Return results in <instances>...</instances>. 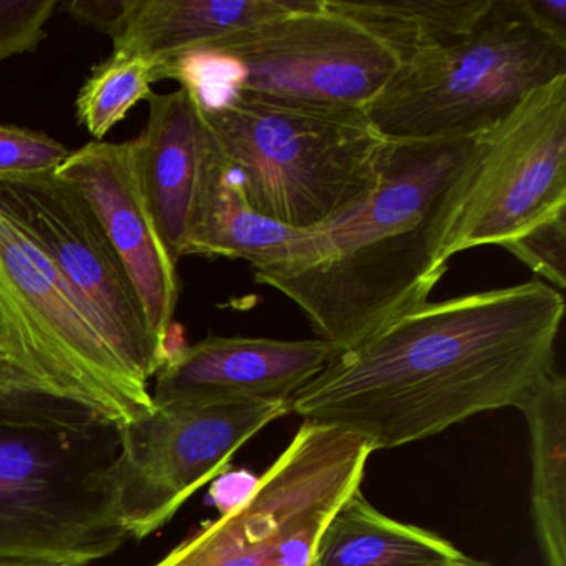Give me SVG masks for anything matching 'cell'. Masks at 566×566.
I'll use <instances>...</instances> for the list:
<instances>
[{
    "instance_id": "484cf974",
    "label": "cell",
    "mask_w": 566,
    "mask_h": 566,
    "mask_svg": "<svg viewBox=\"0 0 566 566\" xmlns=\"http://www.w3.org/2000/svg\"><path fill=\"white\" fill-rule=\"evenodd\" d=\"M520 6L543 34L566 48L565 0H520Z\"/></svg>"
},
{
    "instance_id": "7a4b0ae2",
    "label": "cell",
    "mask_w": 566,
    "mask_h": 566,
    "mask_svg": "<svg viewBox=\"0 0 566 566\" xmlns=\"http://www.w3.org/2000/svg\"><path fill=\"white\" fill-rule=\"evenodd\" d=\"M476 155L479 137L389 142L376 190L254 280L290 297L317 339L353 349L429 303L449 268L440 244Z\"/></svg>"
},
{
    "instance_id": "8fae6325",
    "label": "cell",
    "mask_w": 566,
    "mask_h": 566,
    "mask_svg": "<svg viewBox=\"0 0 566 566\" xmlns=\"http://www.w3.org/2000/svg\"><path fill=\"white\" fill-rule=\"evenodd\" d=\"M0 210L19 224L142 382L164 364L137 291L87 198L48 174L0 175Z\"/></svg>"
},
{
    "instance_id": "2e32d148",
    "label": "cell",
    "mask_w": 566,
    "mask_h": 566,
    "mask_svg": "<svg viewBox=\"0 0 566 566\" xmlns=\"http://www.w3.org/2000/svg\"><path fill=\"white\" fill-rule=\"evenodd\" d=\"M306 233L261 217L248 205L210 128L188 254L247 260L254 271L263 270L286 261Z\"/></svg>"
},
{
    "instance_id": "5bb4252c",
    "label": "cell",
    "mask_w": 566,
    "mask_h": 566,
    "mask_svg": "<svg viewBox=\"0 0 566 566\" xmlns=\"http://www.w3.org/2000/svg\"><path fill=\"white\" fill-rule=\"evenodd\" d=\"M150 115L137 148L142 190L158 233L175 261L190 250L210 127L187 88L151 94Z\"/></svg>"
},
{
    "instance_id": "277c9868",
    "label": "cell",
    "mask_w": 566,
    "mask_h": 566,
    "mask_svg": "<svg viewBox=\"0 0 566 566\" xmlns=\"http://www.w3.org/2000/svg\"><path fill=\"white\" fill-rule=\"evenodd\" d=\"M565 75L566 48L530 21L520 0H493L469 34L402 62L364 112L387 142L473 138Z\"/></svg>"
},
{
    "instance_id": "4fadbf2b",
    "label": "cell",
    "mask_w": 566,
    "mask_h": 566,
    "mask_svg": "<svg viewBox=\"0 0 566 566\" xmlns=\"http://www.w3.org/2000/svg\"><path fill=\"white\" fill-rule=\"evenodd\" d=\"M340 350L321 339L210 336L155 374L154 407L214 400H291Z\"/></svg>"
},
{
    "instance_id": "3957f363",
    "label": "cell",
    "mask_w": 566,
    "mask_h": 566,
    "mask_svg": "<svg viewBox=\"0 0 566 566\" xmlns=\"http://www.w3.org/2000/svg\"><path fill=\"white\" fill-rule=\"evenodd\" d=\"M203 115L248 205L291 230L339 220L379 185L389 142L360 108L234 94Z\"/></svg>"
},
{
    "instance_id": "30bf717a",
    "label": "cell",
    "mask_w": 566,
    "mask_h": 566,
    "mask_svg": "<svg viewBox=\"0 0 566 566\" xmlns=\"http://www.w3.org/2000/svg\"><path fill=\"white\" fill-rule=\"evenodd\" d=\"M210 49L233 62L234 94L316 107L364 111L400 67L392 49L326 0H304Z\"/></svg>"
},
{
    "instance_id": "8992f818",
    "label": "cell",
    "mask_w": 566,
    "mask_h": 566,
    "mask_svg": "<svg viewBox=\"0 0 566 566\" xmlns=\"http://www.w3.org/2000/svg\"><path fill=\"white\" fill-rule=\"evenodd\" d=\"M0 357L120 427L154 412L132 374L35 241L0 210Z\"/></svg>"
},
{
    "instance_id": "9c48e42d",
    "label": "cell",
    "mask_w": 566,
    "mask_h": 566,
    "mask_svg": "<svg viewBox=\"0 0 566 566\" xmlns=\"http://www.w3.org/2000/svg\"><path fill=\"white\" fill-rule=\"evenodd\" d=\"M566 213V75L532 92L479 135V155L450 214L440 261L470 248L506 247Z\"/></svg>"
},
{
    "instance_id": "4316f807",
    "label": "cell",
    "mask_w": 566,
    "mask_h": 566,
    "mask_svg": "<svg viewBox=\"0 0 566 566\" xmlns=\"http://www.w3.org/2000/svg\"><path fill=\"white\" fill-rule=\"evenodd\" d=\"M0 566H82V565H72V563L0 562Z\"/></svg>"
},
{
    "instance_id": "d4e9b609",
    "label": "cell",
    "mask_w": 566,
    "mask_h": 566,
    "mask_svg": "<svg viewBox=\"0 0 566 566\" xmlns=\"http://www.w3.org/2000/svg\"><path fill=\"white\" fill-rule=\"evenodd\" d=\"M127 4L128 0H72L65 2L64 9L81 24L114 39L127 14Z\"/></svg>"
},
{
    "instance_id": "9a60e30c",
    "label": "cell",
    "mask_w": 566,
    "mask_h": 566,
    "mask_svg": "<svg viewBox=\"0 0 566 566\" xmlns=\"http://www.w3.org/2000/svg\"><path fill=\"white\" fill-rule=\"evenodd\" d=\"M303 4L304 0H128L114 52L140 55L155 67L213 48Z\"/></svg>"
},
{
    "instance_id": "52a82bcc",
    "label": "cell",
    "mask_w": 566,
    "mask_h": 566,
    "mask_svg": "<svg viewBox=\"0 0 566 566\" xmlns=\"http://www.w3.org/2000/svg\"><path fill=\"white\" fill-rule=\"evenodd\" d=\"M373 453L357 433L303 422L247 496L155 566H310L324 526L360 489Z\"/></svg>"
},
{
    "instance_id": "e0dca14e",
    "label": "cell",
    "mask_w": 566,
    "mask_h": 566,
    "mask_svg": "<svg viewBox=\"0 0 566 566\" xmlns=\"http://www.w3.org/2000/svg\"><path fill=\"white\" fill-rule=\"evenodd\" d=\"M449 539L374 509L360 489L324 526L310 566H470Z\"/></svg>"
},
{
    "instance_id": "ba28073f",
    "label": "cell",
    "mask_w": 566,
    "mask_h": 566,
    "mask_svg": "<svg viewBox=\"0 0 566 566\" xmlns=\"http://www.w3.org/2000/svg\"><path fill=\"white\" fill-rule=\"evenodd\" d=\"M286 413L290 400H214L155 407L118 427L112 482L128 539L164 528L251 437Z\"/></svg>"
},
{
    "instance_id": "ffe728a7",
    "label": "cell",
    "mask_w": 566,
    "mask_h": 566,
    "mask_svg": "<svg viewBox=\"0 0 566 566\" xmlns=\"http://www.w3.org/2000/svg\"><path fill=\"white\" fill-rule=\"evenodd\" d=\"M154 64L140 55L114 52L111 59L95 65L91 77L78 92V122L102 140L128 112L154 94Z\"/></svg>"
},
{
    "instance_id": "44dd1931",
    "label": "cell",
    "mask_w": 566,
    "mask_h": 566,
    "mask_svg": "<svg viewBox=\"0 0 566 566\" xmlns=\"http://www.w3.org/2000/svg\"><path fill=\"white\" fill-rule=\"evenodd\" d=\"M102 419L88 407L64 399L0 357V423L82 426Z\"/></svg>"
},
{
    "instance_id": "d6986e66",
    "label": "cell",
    "mask_w": 566,
    "mask_h": 566,
    "mask_svg": "<svg viewBox=\"0 0 566 566\" xmlns=\"http://www.w3.org/2000/svg\"><path fill=\"white\" fill-rule=\"evenodd\" d=\"M493 0H326L396 52L402 62L469 34Z\"/></svg>"
},
{
    "instance_id": "ac0fdd59",
    "label": "cell",
    "mask_w": 566,
    "mask_h": 566,
    "mask_svg": "<svg viewBox=\"0 0 566 566\" xmlns=\"http://www.w3.org/2000/svg\"><path fill=\"white\" fill-rule=\"evenodd\" d=\"M532 440V516L545 566H566V379L559 370L520 407Z\"/></svg>"
},
{
    "instance_id": "7c38bea8",
    "label": "cell",
    "mask_w": 566,
    "mask_h": 566,
    "mask_svg": "<svg viewBox=\"0 0 566 566\" xmlns=\"http://www.w3.org/2000/svg\"><path fill=\"white\" fill-rule=\"evenodd\" d=\"M54 174L77 187L94 208L137 291L164 357L180 281L177 261L168 253L142 190L135 140L91 142L72 151Z\"/></svg>"
},
{
    "instance_id": "5b68a950",
    "label": "cell",
    "mask_w": 566,
    "mask_h": 566,
    "mask_svg": "<svg viewBox=\"0 0 566 566\" xmlns=\"http://www.w3.org/2000/svg\"><path fill=\"white\" fill-rule=\"evenodd\" d=\"M118 427L0 423V562L91 566L127 533L115 513Z\"/></svg>"
},
{
    "instance_id": "7402d4cb",
    "label": "cell",
    "mask_w": 566,
    "mask_h": 566,
    "mask_svg": "<svg viewBox=\"0 0 566 566\" xmlns=\"http://www.w3.org/2000/svg\"><path fill=\"white\" fill-rule=\"evenodd\" d=\"M72 151L42 132L0 124V175L55 171Z\"/></svg>"
},
{
    "instance_id": "83f0119b",
    "label": "cell",
    "mask_w": 566,
    "mask_h": 566,
    "mask_svg": "<svg viewBox=\"0 0 566 566\" xmlns=\"http://www.w3.org/2000/svg\"><path fill=\"white\" fill-rule=\"evenodd\" d=\"M470 566H493V565H490V563L476 562V559H473V563Z\"/></svg>"
},
{
    "instance_id": "603a6c76",
    "label": "cell",
    "mask_w": 566,
    "mask_h": 566,
    "mask_svg": "<svg viewBox=\"0 0 566 566\" xmlns=\"http://www.w3.org/2000/svg\"><path fill=\"white\" fill-rule=\"evenodd\" d=\"M503 248L556 291L565 290L566 213L543 221Z\"/></svg>"
},
{
    "instance_id": "cb8c5ba5",
    "label": "cell",
    "mask_w": 566,
    "mask_h": 566,
    "mask_svg": "<svg viewBox=\"0 0 566 566\" xmlns=\"http://www.w3.org/2000/svg\"><path fill=\"white\" fill-rule=\"evenodd\" d=\"M57 8V0H0V64L34 52Z\"/></svg>"
},
{
    "instance_id": "6da1fadb",
    "label": "cell",
    "mask_w": 566,
    "mask_h": 566,
    "mask_svg": "<svg viewBox=\"0 0 566 566\" xmlns=\"http://www.w3.org/2000/svg\"><path fill=\"white\" fill-rule=\"evenodd\" d=\"M563 316V294L543 281L422 304L334 357L291 397V413L377 452L520 409L556 370Z\"/></svg>"
}]
</instances>
